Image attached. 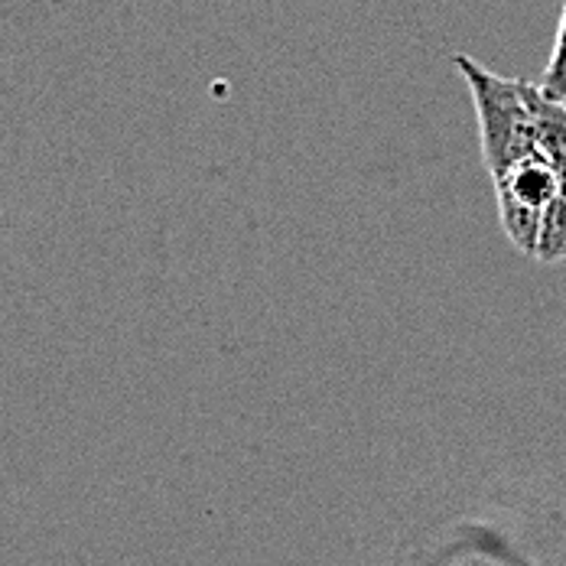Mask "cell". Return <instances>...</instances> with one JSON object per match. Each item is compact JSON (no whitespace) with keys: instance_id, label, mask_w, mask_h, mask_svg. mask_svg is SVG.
<instances>
[{"instance_id":"4","label":"cell","mask_w":566,"mask_h":566,"mask_svg":"<svg viewBox=\"0 0 566 566\" xmlns=\"http://www.w3.org/2000/svg\"><path fill=\"white\" fill-rule=\"evenodd\" d=\"M534 258L544 261V264H554V261H564L566 258V179L564 186H560V192L541 212Z\"/></svg>"},{"instance_id":"1","label":"cell","mask_w":566,"mask_h":566,"mask_svg":"<svg viewBox=\"0 0 566 566\" xmlns=\"http://www.w3.org/2000/svg\"><path fill=\"white\" fill-rule=\"evenodd\" d=\"M453 62L475 102L479 147H482L485 170L499 176L509 170L511 164H517L521 157L537 154V137H534L531 112L521 95V82L489 72L482 62H475L465 53L453 56Z\"/></svg>"},{"instance_id":"2","label":"cell","mask_w":566,"mask_h":566,"mask_svg":"<svg viewBox=\"0 0 566 566\" xmlns=\"http://www.w3.org/2000/svg\"><path fill=\"white\" fill-rule=\"evenodd\" d=\"M564 179L566 176L554 170V164L544 154H527L505 172L492 176L499 202H517L534 212H544V206L560 192Z\"/></svg>"},{"instance_id":"3","label":"cell","mask_w":566,"mask_h":566,"mask_svg":"<svg viewBox=\"0 0 566 566\" xmlns=\"http://www.w3.org/2000/svg\"><path fill=\"white\" fill-rule=\"evenodd\" d=\"M521 95H524V105L531 112L537 154H544L554 164V170L566 176V102L547 98L531 82H521Z\"/></svg>"},{"instance_id":"5","label":"cell","mask_w":566,"mask_h":566,"mask_svg":"<svg viewBox=\"0 0 566 566\" xmlns=\"http://www.w3.org/2000/svg\"><path fill=\"white\" fill-rule=\"evenodd\" d=\"M537 88L554 98V102H566V0L560 10V27H557V40H554V53L547 59V69L537 82Z\"/></svg>"}]
</instances>
